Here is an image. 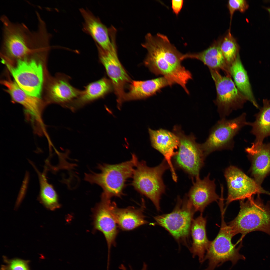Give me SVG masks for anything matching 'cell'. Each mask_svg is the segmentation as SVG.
Listing matches in <instances>:
<instances>
[{
    "label": "cell",
    "mask_w": 270,
    "mask_h": 270,
    "mask_svg": "<svg viewBox=\"0 0 270 270\" xmlns=\"http://www.w3.org/2000/svg\"><path fill=\"white\" fill-rule=\"evenodd\" d=\"M84 88L80 96L69 108L72 112L104 98L113 88L110 80L104 77L89 83Z\"/></svg>",
    "instance_id": "22"
},
{
    "label": "cell",
    "mask_w": 270,
    "mask_h": 270,
    "mask_svg": "<svg viewBox=\"0 0 270 270\" xmlns=\"http://www.w3.org/2000/svg\"><path fill=\"white\" fill-rule=\"evenodd\" d=\"M254 199L251 197L240 200V210L237 216L228 226L234 236L240 234L242 240L247 234L260 231L270 236V204H265L259 194Z\"/></svg>",
    "instance_id": "3"
},
{
    "label": "cell",
    "mask_w": 270,
    "mask_h": 270,
    "mask_svg": "<svg viewBox=\"0 0 270 270\" xmlns=\"http://www.w3.org/2000/svg\"><path fill=\"white\" fill-rule=\"evenodd\" d=\"M221 51L228 65L230 66L239 54L240 47L236 38L228 30L227 34L220 40Z\"/></svg>",
    "instance_id": "29"
},
{
    "label": "cell",
    "mask_w": 270,
    "mask_h": 270,
    "mask_svg": "<svg viewBox=\"0 0 270 270\" xmlns=\"http://www.w3.org/2000/svg\"><path fill=\"white\" fill-rule=\"evenodd\" d=\"M170 86L168 80L162 76L144 81H132L124 101L146 98L156 94L163 88Z\"/></svg>",
    "instance_id": "23"
},
{
    "label": "cell",
    "mask_w": 270,
    "mask_h": 270,
    "mask_svg": "<svg viewBox=\"0 0 270 270\" xmlns=\"http://www.w3.org/2000/svg\"><path fill=\"white\" fill-rule=\"evenodd\" d=\"M224 175L228 187L227 204L234 201L248 198L256 194L270 195V193L264 190L254 179L236 167H228L225 170Z\"/></svg>",
    "instance_id": "12"
},
{
    "label": "cell",
    "mask_w": 270,
    "mask_h": 270,
    "mask_svg": "<svg viewBox=\"0 0 270 270\" xmlns=\"http://www.w3.org/2000/svg\"><path fill=\"white\" fill-rule=\"evenodd\" d=\"M231 76L234 83L240 92L245 96L256 108L259 106L254 96L247 72L241 62L239 54L230 66Z\"/></svg>",
    "instance_id": "27"
},
{
    "label": "cell",
    "mask_w": 270,
    "mask_h": 270,
    "mask_svg": "<svg viewBox=\"0 0 270 270\" xmlns=\"http://www.w3.org/2000/svg\"><path fill=\"white\" fill-rule=\"evenodd\" d=\"M38 175L40 190L38 200L46 209L54 210L60 208L57 194L52 186L47 182L44 174L36 170Z\"/></svg>",
    "instance_id": "28"
},
{
    "label": "cell",
    "mask_w": 270,
    "mask_h": 270,
    "mask_svg": "<svg viewBox=\"0 0 270 270\" xmlns=\"http://www.w3.org/2000/svg\"><path fill=\"white\" fill-rule=\"evenodd\" d=\"M2 83L6 87L7 92L14 101L23 106L34 118L38 119L40 118L41 106L39 98L27 94L15 81L9 80H3Z\"/></svg>",
    "instance_id": "25"
},
{
    "label": "cell",
    "mask_w": 270,
    "mask_h": 270,
    "mask_svg": "<svg viewBox=\"0 0 270 270\" xmlns=\"http://www.w3.org/2000/svg\"><path fill=\"white\" fill-rule=\"evenodd\" d=\"M180 139L179 150L175 156L176 164L192 176L199 175L205 156L201 144L197 143L193 136H186L177 131Z\"/></svg>",
    "instance_id": "13"
},
{
    "label": "cell",
    "mask_w": 270,
    "mask_h": 270,
    "mask_svg": "<svg viewBox=\"0 0 270 270\" xmlns=\"http://www.w3.org/2000/svg\"><path fill=\"white\" fill-rule=\"evenodd\" d=\"M255 120L253 122H248L247 125L252 129L250 132L255 136L252 144L258 146L262 144L264 139L270 136V100H263V106L254 115Z\"/></svg>",
    "instance_id": "26"
},
{
    "label": "cell",
    "mask_w": 270,
    "mask_h": 270,
    "mask_svg": "<svg viewBox=\"0 0 270 270\" xmlns=\"http://www.w3.org/2000/svg\"><path fill=\"white\" fill-rule=\"evenodd\" d=\"M2 48L7 54L19 59L23 58L32 52L37 38V32H32L24 24L11 22L2 16Z\"/></svg>",
    "instance_id": "5"
},
{
    "label": "cell",
    "mask_w": 270,
    "mask_h": 270,
    "mask_svg": "<svg viewBox=\"0 0 270 270\" xmlns=\"http://www.w3.org/2000/svg\"><path fill=\"white\" fill-rule=\"evenodd\" d=\"M246 114L243 113L230 120L221 118L211 128L206 141L201 144L206 157L216 150L232 149L234 145V138L241 129L247 125Z\"/></svg>",
    "instance_id": "8"
},
{
    "label": "cell",
    "mask_w": 270,
    "mask_h": 270,
    "mask_svg": "<svg viewBox=\"0 0 270 270\" xmlns=\"http://www.w3.org/2000/svg\"><path fill=\"white\" fill-rule=\"evenodd\" d=\"M245 150L251 162V174L256 182L261 186L270 172V142L258 146L252 144Z\"/></svg>",
    "instance_id": "18"
},
{
    "label": "cell",
    "mask_w": 270,
    "mask_h": 270,
    "mask_svg": "<svg viewBox=\"0 0 270 270\" xmlns=\"http://www.w3.org/2000/svg\"><path fill=\"white\" fill-rule=\"evenodd\" d=\"M144 207V202L138 208L132 206L120 208L111 201L109 205L110 212L118 228L124 231L132 230L148 223L143 214Z\"/></svg>",
    "instance_id": "19"
},
{
    "label": "cell",
    "mask_w": 270,
    "mask_h": 270,
    "mask_svg": "<svg viewBox=\"0 0 270 270\" xmlns=\"http://www.w3.org/2000/svg\"><path fill=\"white\" fill-rule=\"evenodd\" d=\"M97 46L99 60L110 79L117 97V106L120 108L124 102L125 86L132 81L119 60L116 43L109 50Z\"/></svg>",
    "instance_id": "11"
},
{
    "label": "cell",
    "mask_w": 270,
    "mask_h": 270,
    "mask_svg": "<svg viewBox=\"0 0 270 270\" xmlns=\"http://www.w3.org/2000/svg\"><path fill=\"white\" fill-rule=\"evenodd\" d=\"M196 59L202 62L210 69L221 70L226 76L231 77L230 67L227 64L220 46V40L216 41L204 50L198 53L183 54L182 59Z\"/></svg>",
    "instance_id": "21"
},
{
    "label": "cell",
    "mask_w": 270,
    "mask_h": 270,
    "mask_svg": "<svg viewBox=\"0 0 270 270\" xmlns=\"http://www.w3.org/2000/svg\"><path fill=\"white\" fill-rule=\"evenodd\" d=\"M129 266L130 270H133L130 265H129ZM119 268L121 270H128L125 266L123 264H121L120 265L119 267ZM141 270H148L147 265L144 262H143L142 267Z\"/></svg>",
    "instance_id": "33"
},
{
    "label": "cell",
    "mask_w": 270,
    "mask_h": 270,
    "mask_svg": "<svg viewBox=\"0 0 270 270\" xmlns=\"http://www.w3.org/2000/svg\"><path fill=\"white\" fill-rule=\"evenodd\" d=\"M210 174L203 179L198 176L188 194V198L195 212L202 213L212 202L220 199L215 191V180L209 178Z\"/></svg>",
    "instance_id": "16"
},
{
    "label": "cell",
    "mask_w": 270,
    "mask_h": 270,
    "mask_svg": "<svg viewBox=\"0 0 270 270\" xmlns=\"http://www.w3.org/2000/svg\"><path fill=\"white\" fill-rule=\"evenodd\" d=\"M206 218H204L202 213L193 220L190 229L192 242L190 250L192 256H198L200 262L204 260L205 253L208 250L211 241L208 239L206 234Z\"/></svg>",
    "instance_id": "24"
},
{
    "label": "cell",
    "mask_w": 270,
    "mask_h": 270,
    "mask_svg": "<svg viewBox=\"0 0 270 270\" xmlns=\"http://www.w3.org/2000/svg\"><path fill=\"white\" fill-rule=\"evenodd\" d=\"M6 65L19 86L29 95L40 98L43 81L42 64L34 59L21 58L15 66Z\"/></svg>",
    "instance_id": "10"
},
{
    "label": "cell",
    "mask_w": 270,
    "mask_h": 270,
    "mask_svg": "<svg viewBox=\"0 0 270 270\" xmlns=\"http://www.w3.org/2000/svg\"><path fill=\"white\" fill-rule=\"evenodd\" d=\"M80 10L84 19V31L92 37L97 46L105 50L111 48L116 42V36H110L109 28L90 11L83 8Z\"/></svg>",
    "instance_id": "17"
},
{
    "label": "cell",
    "mask_w": 270,
    "mask_h": 270,
    "mask_svg": "<svg viewBox=\"0 0 270 270\" xmlns=\"http://www.w3.org/2000/svg\"><path fill=\"white\" fill-rule=\"evenodd\" d=\"M145 40L142 45L147 51L144 61L145 66L156 75L165 78L170 86L178 84L189 94L186 84L192 77L190 72L182 64L183 54L163 34L158 33L153 35L149 33Z\"/></svg>",
    "instance_id": "1"
},
{
    "label": "cell",
    "mask_w": 270,
    "mask_h": 270,
    "mask_svg": "<svg viewBox=\"0 0 270 270\" xmlns=\"http://www.w3.org/2000/svg\"><path fill=\"white\" fill-rule=\"evenodd\" d=\"M148 132L152 146L164 156L169 166L172 178L176 182L177 177L172 158L177 153L176 150L180 144L179 137L174 133L162 129L154 130L149 128Z\"/></svg>",
    "instance_id": "15"
},
{
    "label": "cell",
    "mask_w": 270,
    "mask_h": 270,
    "mask_svg": "<svg viewBox=\"0 0 270 270\" xmlns=\"http://www.w3.org/2000/svg\"><path fill=\"white\" fill-rule=\"evenodd\" d=\"M132 176L131 184L140 194L149 198L158 210H160V200L164 192L165 186L162 175L169 168L165 159L159 165L153 167L148 166L144 160H137Z\"/></svg>",
    "instance_id": "4"
},
{
    "label": "cell",
    "mask_w": 270,
    "mask_h": 270,
    "mask_svg": "<svg viewBox=\"0 0 270 270\" xmlns=\"http://www.w3.org/2000/svg\"><path fill=\"white\" fill-rule=\"evenodd\" d=\"M222 223L220 231L216 238L211 242L205 256L204 260L208 259V265L206 270H214L225 262L230 261L233 265L240 260H245L244 256L239 253L242 247V242L237 248L238 242L233 244L232 239L234 236L230 227L224 220V211L221 210Z\"/></svg>",
    "instance_id": "6"
},
{
    "label": "cell",
    "mask_w": 270,
    "mask_h": 270,
    "mask_svg": "<svg viewBox=\"0 0 270 270\" xmlns=\"http://www.w3.org/2000/svg\"><path fill=\"white\" fill-rule=\"evenodd\" d=\"M70 76L60 74L51 85L50 91L52 102L68 108L80 96L82 91L72 86L70 83Z\"/></svg>",
    "instance_id": "20"
},
{
    "label": "cell",
    "mask_w": 270,
    "mask_h": 270,
    "mask_svg": "<svg viewBox=\"0 0 270 270\" xmlns=\"http://www.w3.org/2000/svg\"><path fill=\"white\" fill-rule=\"evenodd\" d=\"M100 202L94 210V225L95 229L101 232L106 240L108 248L107 267H110L111 249L116 246V239L119 232L118 226L110 210V199L101 197Z\"/></svg>",
    "instance_id": "14"
},
{
    "label": "cell",
    "mask_w": 270,
    "mask_h": 270,
    "mask_svg": "<svg viewBox=\"0 0 270 270\" xmlns=\"http://www.w3.org/2000/svg\"><path fill=\"white\" fill-rule=\"evenodd\" d=\"M227 6L230 18V25L232 17L236 11L244 12L248 8V4L245 0H230L228 1Z\"/></svg>",
    "instance_id": "31"
},
{
    "label": "cell",
    "mask_w": 270,
    "mask_h": 270,
    "mask_svg": "<svg viewBox=\"0 0 270 270\" xmlns=\"http://www.w3.org/2000/svg\"><path fill=\"white\" fill-rule=\"evenodd\" d=\"M268 12H269V13L270 14V8H268Z\"/></svg>",
    "instance_id": "34"
},
{
    "label": "cell",
    "mask_w": 270,
    "mask_h": 270,
    "mask_svg": "<svg viewBox=\"0 0 270 270\" xmlns=\"http://www.w3.org/2000/svg\"><path fill=\"white\" fill-rule=\"evenodd\" d=\"M171 212L154 217L156 224L167 230L179 243L188 246L194 210L187 198H178Z\"/></svg>",
    "instance_id": "7"
},
{
    "label": "cell",
    "mask_w": 270,
    "mask_h": 270,
    "mask_svg": "<svg viewBox=\"0 0 270 270\" xmlns=\"http://www.w3.org/2000/svg\"><path fill=\"white\" fill-rule=\"evenodd\" d=\"M2 258L5 264L1 265L0 270H30L29 260L19 258L10 259L5 256Z\"/></svg>",
    "instance_id": "30"
},
{
    "label": "cell",
    "mask_w": 270,
    "mask_h": 270,
    "mask_svg": "<svg viewBox=\"0 0 270 270\" xmlns=\"http://www.w3.org/2000/svg\"><path fill=\"white\" fill-rule=\"evenodd\" d=\"M210 70L216 92L214 102L221 118H226L233 110L242 108L248 100L237 88L231 77L222 75L218 70Z\"/></svg>",
    "instance_id": "9"
},
{
    "label": "cell",
    "mask_w": 270,
    "mask_h": 270,
    "mask_svg": "<svg viewBox=\"0 0 270 270\" xmlns=\"http://www.w3.org/2000/svg\"><path fill=\"white\" fill-rule=\"evenodd\" d=\"M138 160L136 155L132 154L130 160L120 163L98 164L97 168L100 172L86 173L84 179L101 187L103 192L101 196L109 199L113 197L120 198L124 195L123 190L126 180L132 177Z\"/></svg>",
    "instance_id": "2"
},
{
    "label": "cell",
    "mask_w": 270,
    "mask_h": 270,
    "mask_svg": "<svg viewBox=\"0 0 270 270\" xmlns=\"http://www.w3.org/2000/svg\"><path fill=\"white\" fill-rule=\"evenodd\" d=\"M171 3L173 12L177 16L179 14L182 8L184 0H172Z\"/></svg>",
    "instance_id": "32"
}]
</instances>
